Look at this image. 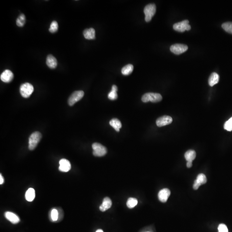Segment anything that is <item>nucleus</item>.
<instances>
[{"label": "nucleus", "instance_id": "412c9836", "mask_svg": "<svg viewBox=\"0 0 232 232\" xmlns=\"http://www.w3.org/2000/svg\"><path fill=\"white\" fill-rule=\"evenodd\" d=\"M185 157L187 161L193 162L196 157V153L194 150H188L185 153Z\"/></svg>", "mask_w": 232, "mask_h": 232}, {"label": "nucleus", "instance_id": "5701e85b", "mask_svg": "<svg viewBox=\"0 0 232 232\" xmlns=\"http://www.w3.org/2000/svg\"><path fill=\"white\" fill-rule=\"evenodd\" d=\"M133 66L131 64H128L122 68L121 72L124 75H130L133 72Z\"/></svg>", "mask_w": 232, "mask_h": 232}, {"label": "nucleus", "instance_id": "0eeeda50", "mask_svg": "<svg viewBox=\"0 0 232 232\" xmlns=\"http://www.w3.org/2000/svg\"><path fill=\"white\" fill-rule=\"evenodd\" d=\"M84 95V93L83 91H76L74 92L68 99V104L70 106H73L76 102L82 99Z\"/></svg>", "mask_w": 232, "mask_h": 232}, {"label": "nucleus", "instance_id": "39448f33", "mask_svg": "<svg viewBox=\"0 0 232 232\" xmlns=\"http://www.w3.org/2000/svg\"><path fill=\"white\" fill-rule=\"evenodd\" d=\"M93 150V154L96 156L101 157L104 156L107 152L106 148L101 144L99 143H94L92 145Z\"/></svg>", "mask_w": 232, "mask_h": 232}, {"label": "nucleus", "instance_id": "4468645a", "mask_svg": "<svg viewBox=\"0 0 232 232\" xmlns=\"http://www.w3.org/2000/svg\"><path fill=\"white\" fill-rule=\"evenodd\" d=\"M112 201L109 197H106L104 199L102 204L99 207V209L102 212H105L111 207Z\"/></svg>", "mask_w": 232, "mask_h": 232}, {"label": "nucleus", "instance_id": "9b49d317", "mask_svg": "<svg viewBox=\"0 0 232 232\" xmlns=\"http://www.w3.org/2000/svg\"><path fill=\"white\" fill-rule=\"evenodd\" d=\"M5 217L7 220H9L13 224H17L20 222V220L19 217L17 215L12 212H9V211L5 212Z\"/></svg>", "mask_w": 232, "mask_h": 232}, {"label": "nucleus", "instance_id": "f03ea898", "mask_svg": "<svg viewBox=\"0 0 232 232\" xmlns=\"http://www.w3.org/2000/svg\"><path fill=\"white\" fill-rule=\"evenodd\" d=\"M42 135L39 132H35L30 135L29 138V148L31 150H34L40 142Z\"/></svg>", "mask_w": 232, "mask_h": 232}, {"label": "nucleus", "instance_id": "2f4dec72", "mask_svg": "<svg viewBox=\"0 0 232 232\" xmlns=\"http://www.w3.org/2000/svg\"><path fill=\"white\" fill-rule=\"evenodd\" d=\"M201 185V184L196 180L195 181H194V184H193V188L195 190H197L199 188L200 186Z\"/></svg>", "mask_w": 232, "mask_h": 232}, {"label": "nucleus", "instance_id": "7c9ffc66", "mask_svg": "<svg viewBox=\"0 0 232 232\" xmlns=\"http://www.w3.org/2000/svg\"><path fill=\"white\" fill-rule=\"evenodd\" d=\"M218 230L219 232H228L227 227L223 223H221L219 225Z\"/></svg>", "mask_w": 232, "mask_h": 232}, {"label": "nucleus", "instance_id": "f257e3e1", "mask_svg": "<svg viewBox=\"0 0 232 232\" xmlns=\"http://www.w3.org/2000/svg\"><path fill=\"white\" fill-rule=\"evenodd\" d=\"M163 99L161 95L157 93H148L143 95L142 98L143 102H151L153 103H156L160 102Z\"/></svg>", "mask_w": 232, "mask_h": 232}, {"label": "nucleus", "instance_id": "6e6552de", "mask_svg": "<svg viewBox=\"0 0 232 232\" xmlns=\"http://www.w3.org/2000/svg\"><path fill=\"white\" fill-rule=\"evenodd\" d=\"M188 46L183 44H176L170 47V51L176 55H179L186 52L188 50Z\"/></svg>", "mask_w": 232, "mask_h": 232}, {"label": "nucleus", "instance_id": "dca6fc26", "mask_svg": "<svg viewBox=\"0 0 232 232\" xmlns=\"http://www.w3.org/2000/svg\"><path fill=\"white\" fill-rule=\"evenodd\" d=\"M83 34L85 38L87 40L95 39L96 37V32L93 28L86 29L83 31Z\"/></svg>", "mask_w": 232, "mask_h": 232}, {"label": "nucleus", "instance_id": "ddd939ff", "mask_svg": "<svg viewBox=\"0 0 232 232\" xmlns=\"http://www.w3.org/2000/svg\"><path fill=\"white\" fill-rule=\"evenodd\" d=\"M171 194L169 189L164 188L160 191L158 193V198L162 202H166Z\"/></svg>", "mask_w": 232, "mask_h": 232}, {"label": "nucleus", "instance_id": "1a4fd4ad", "mask_svg": "<svg viewBox=\"0 0 232 232\" xmlns=\"http://www.w3.org/2000/svg\"><path fill=\"white\" fill-rule=\"evenodd\" d=\"M172 122V118L170 116L165 115L158 118L156 121V125L158 127H162L171 124Z\"/></svg>", "mask_w": 232, "mask_h": 232}, {"label": "nucleus", "instance_id": "b1692460", "mask_svg": "<svg viewBox=\"0 0 232 232\" xmlns=\"http://www.w3.org/2000/svg\"><path fill=\"white\" fill-rule=\"evenodd\" d=\"M26 23V16L23 14H21L16 21V25L18 26H23Z\"/></svg>", "mask_w": 232, "mask_h": 232}, {"label": "nucleus", "instance_id": "f3484780", "mask_svg": "<svg viewBox=\"0 0 232 232\" xmlns=\"http://www.w3.org/2000/svg\"><path fill=\"white\" fill-rule=\"evenodd\" d=\"M219 75L217 73L213 72L212 73L209 79V84L210 86H213L217 84L219 82Z\"/></svg>", "mask_w": 232, "mask_h": 232}, {"label": "nucleus", "instance_id": "423d86ee", "mask_svg": "<svg viewBox=\"0 0 232 232\" xmlns=\"http://www.w3.org/2000/svg\"><path fill=\"white\" fill-rule=\"evenodd\" d=\"M189 21L188 20H185L176 23L173 25V29L175 31L180 32H183L185 31L191 30V26L189 24Z\"/></svg>", "mask_w": 232, "mask_h": 232}, {"label": "nucleus", "instance_id": "bb28decb", "mask_svg": "<svg viewBox=\"0 0 232 232\" xmlns=\"http://www.w3.org/2000/svg\"><path fill=\"white\" fill-rule=\"evenodd\" d=\"M58 24L56 21H53L51 23L49 31L52 33H55L58 31Z\"/></svg>", "mask_w": 232, "mask_h": 232}, {"label": "nucleus", "instance_id": "c756f323", "mask_svg": "<svg viewBox=\"0 0 232 232\" xmlns=\"http://www.w3.org/2000/svg\"><path fill=\"white\" fill-rule=\"evenodd\" d=\"M58 211V219L57 222H59L63 219L64 217V212L61 208H57Z\"/></svg>", "mask_w": 232, "mask_h": 232}, {"label": "nucleus", "instance_id": "c85d7f7f", "mask_svg": "<svg viewBox=\"0 0 232 232\" xmlns=\"http://www.w3.org/2000/svg\"><path fill=\"white\" fill-rule=\"evenodd\" d=\"M224 128L228 131H232V117L225 122L224 125Z\"/></svg>", "mask_w": 232, "mask_h": 232}, {"label": "nucleus", "instance_id": "a211bd4d", "mask_svg": "<svg viewBox=\"0 0 232 232\" xmlns=\"http://www.w3.org/2000/svg\"><path fill=\"white\" fill-rule=\"evenodd\" d=\"M49 218L52 222H57L58 219V211L57 208L51 209L49 213Z\"/></svg>", "mask_w": 232, "mask_h": 232}, {"label": "nucleus", "instance_id": "a878e982", "mask_svg": "<svg viewBox=\"0 0 232 232\" xmlns=\"http://www.w3.org/2000/svg\"><path fill=\"white\" fill-rule=\"evenodd\" d=\"M138 200L134 198H128L127 200V207L129 209H132L137 205Z\"/></svg>", "mask_w": 232, "mask_h": 232}, {"label": "nucleus", "instance_id": "72a5a7b5", "mask_svg": "<svg viewBox=\"0 0 232 232\" xmlns=\"http://www.w3.org/2000/svg\"><path fill=\"white\" fill-rule=\"evenodd\" d=\"M192 161H188L187 163V167L188 168H190L192 167Z\"/></svg>", "mask_w": 232, "mask_h": 232}, {"label": "nucleus", "instance_id": "cd10ccee", "mask_svg": "<svg viewBox=\"0 0 232 232\" xmlns=\"http://www.w3.org/2000/svg\"><path fill=\"white\" fill-rule=\"evenodd\" d=\"M196 180L197 181L199 182L201 185L206 184L207 182L206 177L203 174H199Z\"/></svg>", "mask_w": 232, "mask_h": 232}, {"label": "nucleus", "instance_id": "f704fd0d", "mask_svg": "<svg viewBox=\"0 0 232 232\" xmlns=\"http://www.w3.org/2000/svg\"><path fill=\"white\" fill-rule=\"evenodd\" d=\"M96 232H103V231L102 230L99 229V230H97V231H96Z\"/></svg>", "mask_w": 232, "mask_h": 232}, {"label": "nucleus", "instance_id": "473e14b6", "mask_svg": "<svg viewBox=\"0 0 232 232\" xmlns=\"http://www.w3.org/2000/svg\"><path fill=\"white\" fill-rule=\"evenodd\" d=\"M4 181L5 180H4V177L2 175V174H0V185H2L4 183Z\"/></svg>", "mask_w": 232, "mask_h": 232}, {"label": "nucleus", "instance_id": "20e7f679", "mask_svg": "<svg viewBox=\"0 0 232 232\" xmlns=\"http://www.w3.org/2000/svg\"><path fill=\"white\" fill-rule=\"evenodd\" d=\"M34 90V87L32 84L29 83H26L21 86L20 93L22 97L25 98H28L32 95Z\"/></svg>", "mask_w": 232, "mask_h": 232}, {"label": "nucleus", "instance_id": "393cba45", "mask_svg": "<svg viewBox=\"0 0 232 232\" xmlns=\"http://www.w3.org/2000/svg\"><path fill=\"white\" fill-rule=\"evenodd\" d=\"M223 30L230 34H232V22H226L222 25Z\"/></svg>", "mask_w": 232, "mask_h": 232}, {"label": "nucleus", "instance_id": "4be33fe9", "mask_svg": "<svg viewBox=\"0 0 232 232\" xmlns=\"http://www.w3.org/2000/svg\"><path fill=\"white\" fill-rule=\"evenodd\" d=\"M117 91H118V87L117 86L114 85L112 87L111 91L108 93V99L111 100H115L117 99L118 97V94L117 93Z\"/></svg>", "mask_w": 232, "mask_h": 232}, {"label": "nucleus", "instance_id": "f8f14e48", "mask_svg": "<svg viewBox=\"0 0 232 232\" xmlns=\"http://www.w3.org/2000/svg\"><path fill=\"white\" fill-rule=\"evenodd\" d=\"M14 75L11 71L6 70L1 75V80L5 83H10L13 79Z\"/></svg>", "mask_w": 232, "mask_h": 232}, {"label": "nucleus", "instance_id": "9d476101", "mask_svg": "<svg viewBox=\"0 0 232 232\" xmlns=\"http://www.w3.org/2000/svg\"><path fill=\"white\" fill-rule=\"evenodd\" d=\"M59 171L62 172H67L69 171L71 169L70 162L65 159H62L59 161Z\"/></svg>", "mask_w": 232, "mask_h": 232}, {"label": "nucleus", "instance_id": "2eb2a0df", "mask_svg": "<svg viewBox=\"0 0 232 232\" xmlns=\"http://www.w3.org/2000/svg\"><path fill=\"white\" fill-rule=\"evenodd\" d=\"M46 63L50 69H54L57 67V61L54 56L49 55L47 57Z\"/></svg>", "mask_w": 232, "mask_h": 232}, {"label": "nucleus", "instance_id": "7ed1b4c3", "mask_svg": "<svg viewBox=\"0 0 232 232\" xmlns=\"http://www.w3.org/2000/svg\"><path fill=\"white\" fill-rule=\"evenodd\" d=\"M145 14V20L146 22L151 21L152 18L156 12V6L154 4H150L145 6L144 10Z\"/></svg>", "mask_w": 232, "mask_h": 232}, {"label": "nucleus", "instance_id": "6ab92c4d", "mask_svg": "<svg viewBox=\"0 0 232 232\" xmlns=\"http://www.w3.org/2000/svg\"><path fill=\"white\" fill-rule=\"evenodd\" d=\"M35 197V192L34 189L32 188H29L25 194L26 200L28 202H32L34 200Z\"/></svg>", "mask_w": 232, "mask_h": 232}, {"label": "nucleus", "instance_id": "aec40b11", "mask_svg": "<svg viewBox=\"0 0 232 232\" xmlns=\"http://www.w3.org/2000/svg\"><path fill=\"white\" fill-rule=\"evenodd\" d=\"M110 125L114 128L117 132L120 131V129L122 127L121 122L118 119L113 118L110 121Z\"/></svg>", "mask_w": 232, "mask_h": 232}]
</instances>
